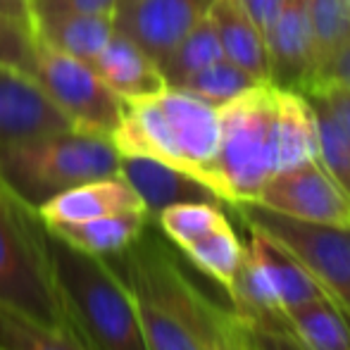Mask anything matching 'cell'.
<instances>
[{
    "instance_id": "obj_1",
    "label": "cell",
    "mask_w": 350,
    "mask_h": 350,
    "mask_svg": "<svg viewBox=\"0 0 350 350\" xmlns=\"http://www.w3.org/2000/svg\"><path fill=\"white\" fill-rule=\"evenodd\" d=\"M110 141L120 155L160 160L219 196V112L181 88L167 86L152 96L124 100V115Z\"/></svg>"
},
{
    "instance_id": "obj_2",
    "label": "cell",
    "mask_w": 350,
    "mask_h": 350,
    "mask_svg": "<svg viewBox=\"0 0 350 350\" xmlns=\"http://www.w3.org/2000/svg\"><path fill=\"white\" fill-rule=\"evenodd\" d=\"M53 274L67 319L93 350H148L136 305L105 258L81 253L48 231Z\"/></svg>"
},
{
    "instance_id": "obj_3",
    "label": "cell",
    "mask_w": 350,
    "mask_h": 350,
    "mask_svg": "<svg viewBox=\"0 0 350 350\" xmlns=\"http://www.w3.org/2000/svg\"><path fill=\"white\" fill-rule=\"evenodd\" d=\"M120 160L107 136L55 131L0 146V184L36 210L72 186L120 174Z\"/></svg>"
},
{
    "instance_id": "obj_4",
    "label": "cell",
    "mask_w": 350,
    "mask_h": 350,
    "mask_svg": "<svg viewBox=\"0 0 350 350\" xmlns=\"http://www.w3.org/2000/svg\"><path fill=\"white\" fill-rule=\"evenodd\" d=\"M0 303L41 324H70L53 274L48 226L0 184Z\"/></svg>"
},
{
    "instance_id": "obj_5",
    "label": "cell",
    "mask_w": 350,
    "mask_h": 350,
    "mask_svg": "<svg viewBox=\"0 0 350 350\" xmlns=\"http://www.w3.org/2000/svg\"><path fill=\"white\" fill-rule=\"evenodd\" d=\"M219 112V148H217V181L219 198L231 208L255 203L274 174V115L277 88L258 83L241 93Z\"/></svg>"
},
{
    "instance_id": "obj_6",
    "label": "cell",
    "mask_w": 350,
    "mask_h": 350,
    "mask_svg": "<svg viewBox=\"0 0 350 350\" xmlns=\"http://www.w3.org/2000/svg\"><path fill=\"white\" fill-rule=\"evenodd\" d=\"M234 208L245 226L265 231L284 245L350 319V226L303 221L258 203Z\"/></svg>"
},
{
    "instance_id": "obj_7",
    "label": "cell",
    "mask_w": 350,
    "mask_h": 350,
    "mask_svg": "<svg viewBox=\"0 0 350 350\" xmlns=\"http://www.w3.org/2000/svg\"><path fill=\"white\" fill-rule=\"evenodd\" d=\"M31 74L53 105L70 120L72 129L110 139L124 115V100L100 81L88 62L55 51L36 38Z\"/></svg>"
},
{
    "instance_id": "obj_8",
    "label": "cell",
    "mask_w": 350,
    "mask_h": 350,
    "mask_svg": "<svg viewBox=\"0 0 350 350\" xmlns=\"http://www.w3.org/2000/svg\"><path fill=\"white\" fill-rule=\"evenodd\" d=\"M255 203L303 221L350 226L348 193L319 160L272 174Z\"/></svg>"
},
{
    "instance_id": "obj_9",
    "label": "cell",
    "mask_w": 350,
    "mask_h": 350,
    "mask_svg": "<svg viewBox=\"0 0 350 350\" xmlns=\"http://www.w3.org/2000/svg\"><path fill=\"white\" fill-rule=\"evenodd\" d=\"M212 0H131L112 12L117 33L160 65L172 48L208 14Z\"/></svg>"
},
{
    "instance_id": "obj_10",
    "label": "cell",
    "mask_w": 350,
    "mask_h": 350,
    "mask_svg": "<svg viewBox=\"0 0 350 350\" xmlns=\"http://www.w3.org/2000/svg\"><path fill=\"white\" fill-rule=\"evenodd\" d=\"M72 129L36 77L0 65V146Z\"/></svg>"
},
{
    "instance_id": "obj_11",
    "label": "cell",
    "mask_w": 350,
    "mask_h": 350,
    "mask_svg": "<svg viewBox=\"0 0 350 350\" xmlns=\"http://www.w3.org/2000/svg\"><path fill=\"white\" fill-rule=\"evenodd\" d=\"M265 43L269 53V83L303 93L317 67L305 0H284V8Z\"/></svg>"
},
{
    "instance_id": "obj_12",
    "label": "cell",
    "mask_w": 350,
    "mask_h": 350,
    "mask_svg": "<svg viewBox=\"0 0 350 350\" xmlns=\"http://www.w3.org/2000/svg\"><path fill=\"white\" fill-rule=\"evenodd\" d=\"M120 212H148L136 191L126 184L122 174L83 181L53 196L41 208H36V215L46 226L88 221L98 217L120 215Z\"/></svg>"
},
{
    "instance_id": "obj_13",
    "label": "cell",
    "mask_w": 350,
    "mask_h": 350,
    "mask_svg": "<svg viewBox=\"0 0 350 350\" xmlns=\"http://www.w3.org/2000/svg\"><path fill=\"white\" fill-rule=\"evenodd\" d=\"M120 174L136 191V196L146 205L150 217H157L165 208L179 203L221 205L219 196L210 191L205 184H200L198 179H193L191 174L172 165L152 160V157L122 155Z\"/></svg>"
},
{
    "instance_id": "obj_14",
    "label": "cell",
    "mask_w": 350,
    "mask_h": 350,
    "mask_svg": "<svg viewBox=\"0 0 350 350\" xmlns=\"http://www.w3.org/2000/svg\"><path fill=\"white\" fill-rule=\"evenodd\" d=\"M105 262L117 272V277L124 281L139 314L141 332L146 338L148 350H198L193 336L179 319V314L155 293L150 284L141 277L136 269L122 262L117 255L105 258Z\"/></svg>"
},
{
    "instance_id": "obj_15",
    "label": "cell",
    "mask_w": 350,
    "mask_h": 350,
    "mask_svg": "<svg viewBox=\"0 0 350 350\" xmlns=\"http://www.w3.org/2000/svg\"><path fill=\"white\" fill-rule=\"evenodd\" d=\"M91 67L100 77V81L122 100L146 98L167 88L160 67L122 33H112Z\"/></svg>"
},
{
    "instance_id": "obj_16",
    "label": "cell",
    "mask_w": 350,
    "mask_h": 350,
    "mask_svg": "<svg viewBox=\"0 0 350 350\" xmlns=\"http://www.w3.org/2000/svg\"><path fill=\"white\" fill-rule=\"evenodd\" d=\"M208 17L224 57L245 70L258 83H269V53L265 36L241 0H212Z\"/></svg>"
},
{
    "instance_id": "obj_17",
    "label": "cell",
    "mask_w": 350,
    "mask_h": 350,
    "mask_svg": "<svg viewBox=\"0 0 350 350\" xmlns=\"http://www.w3.org/2000/svg\"><path fill=\"white\" fill-rule=\"evenodd\" d=\"M248 231H250L248 250L255 255V260L262 267L281 312L300 308V305L314 303L319 298H329L322 286L310 277L308 269L284 245L277 243L272 236H267L260 229H250L248 226Z\"/></svg>"
},
{
    "instance_id": "obj_18",
    "label": "cell",
    "mask_w": 350,
    "mask_h": 350,
    "mask_svg": "<svg viewBox=\"0 0 350 350\" xmlns=\"http://www.w3.org/2000/svg\"><path fill=\"white\" fill-rule=\"evenodd\" d=\"M312 160H319L317 122H314L312 105L303 93L277 88L274 174Z\"/></svg>"
},
{
    "instance_id": "obj_19",
    "label": "cell",
    "mask_w": 350,
    "mask_h": 350,
    "mask_svg": "<svg viewBox=\"0 0 350 350\" xmlns=\"http://www.w3.org/2000/svg\"><path fill=\"white\" fill-rule=\"evenodd\" d=\"M112 14L67 12L33 19V36L46 46L91 65L112 38Z\"/></svg>"
},
{
    "instance_id": "obj_20",
    "label": "cell",
    "mask_w": 350,
    "mask_h": 350,
    "mask_svg": "<svg viewBox=\"0 0 350 350\" xmlns=\"http://www.w3.org/2000/svg\"><path fill=\"white\" fill-rule=\"evenodd\" d=\"M148 221H150L148 212H120V215L74 221V224H53L48 226V231L81 253L110 258L136 243L146 231Z\"/></svg>"
},
{
    "instance_id": "obj_21",
    "label": "cell",
    "mask_w": 350,
    "mask_h": 350,
    "mask_svg": "<svg viewBox=\"0 0 350 350\" xmlns=\"http://www.w3.org/2000/svg\"><path fill=\"white\" fill-rule=\"evenodd\" d=\"M284 319L305 350H350V319L332 298L286 310Z\"/></svg>"
},
{
    "instance_id": "obj_22",
    "label": "cell",
    "mask_w": 350,
    "mask_h": 350,
    "mask_svg": "<svg viewBox=\"0 0 350 350\" xmlns=\"http://www.w3.org/2000/svg\"><path fill=\"white\" fill-rule=\"evenodd\" d=\"M0 348L3 350H93L72 324L51 327L0 303Z\"/></svg>"
},
{
    "instance_id": "obj_23",
    "label": "cell",
    "mask_w": 350,
    "mask_h": 350,
    "mask_svg": "<svg viewBox=\"0 0 350 350\" xmlns=\"http://www.w3.org/2000/svg\"><path fill=\"white\" fill-rule=\"evenodd\" d=\"M221 57H224L221 43H219V38H217V31H215V27H212L210 17L205 14V17L172 48V53L157 67H160V74L167 86L176 88L189 77H193L196 72H200L203 67L212 65V62L221 60Z\"/></svg>"
},
{
    "instance_id": "obj_24",
    "label": "cell",
    "mask_w": 350,
    "mask_h": 350,
    "mask_svg": "<svg viewBox=\"0 0 350 350\" xmlns=\"http://www.w3.org/2000/svg\"><path fill=\"white\" fill-rule=\"evenodd\" d=\"M243 250L245 245L241 243L239 236L231 229V224L226 221V224L217 226L215 231L205 234L203 239L186 245L184 253L189 255L196 267H200L205 274H210L224 288H229L236 272H239Z\"/></svg>"
},
{
    "instance_id": "obj_25",
    "label": "cell",
    "mask_w": 350,
    "mask_h": 350,
    "mask_svg": "<svg viewBox=\"0 0 350 350\" xmlns=\"http://www.w3.org/2000/svg\"><path fill=\"white\" fill-rule=\"evenodd\" d=\"M253 86H258V81L248 72L241 70L239 65H234L226 57H221V60L196 72L193 77H189L176 88H181L184 93L208 103L212 107H221L234 98H239L241 93L250 91Z\"/></svg>"
},
{
    "instance_id": "obj_26",
    "label": "cell",
    "mask_w": 350,
    "mask_h": 350,
    "mask_svg": "<svg viewBox=\"0 0 350 350\" xmlns=\"http://www.w3.org/2000/svg\"><path fill=\"white\" fill-rule=\"evenodd\" d=\"M162 231L167 239L174 241L181 250L191 245L193 241L203 239L205 234L215 231L217 226L226 224V217L219 205L212 203H179L170 205L157 215Z\"/></svg>"
},
{
    "instance_id": "obj_27",
    "label": "cell",
    "mask_w": 350,
    "mask_h": 350,
    "mask_svg": "<svg viewBox=\"0 0 350 350\" xmlns=\"http://www.w3.org/2000/svg\"><path fill=\"white\" fill-rule=\"evenodd\" d=\"M305 10L312 29L314 60L319 65L324 57L350 41V10L346 0H305Z\"/></svg>"
},
{
    "instance_id": "obj_28",
    "label": "cell",
    "mask_w": 350,
    "mask_h": 350,
    "mask_svg": "<svg viewBox=\"0 0 350 350\" xmlns=\"http://www.w3.org/2000/svg\"><path fill=\"white\" fill-rule=\"evenodd\" d=\"M308 100L314 110V122H317L319 162L350 198V139L317 100H312V98H308Z\"/></svg>"
},
{
    "instance_id": "obj_29",
    "label": "cell",
    "mask_w": 350,
    "mask_h": 350,
    "mask_svg": "<svg viewBox=\"0 0 350 350\" xmlns=\"http://www.w3.org/2000/svg\"><path fill=\"white\" fill-rule=\"evenodd\" d=\"M239 324L248 350H305L286 324L284 312H267L260 317L239 319Z\"/></svg>"
},
{
    "instance_id": "obj_30",
    "label": "cell",
    "mask_w": 350,
    "mask_h": 350,
    "mask_svg": "<svg viewBox=\"0 0 350 350\" xmlns=\"http://www.w3.org/2000/svg\"><path fill=\"white\" fill-rule=\"evenodd\" d=\"M33 29L29 24L0 12V65H10L31 74L33 67Z\"/></svg>"
},
{
    "instance_id": "obj_31",
    "label": "cell",
    "mask_w": 350,
    "mask_h": 350,
    "mask_svg": "<svg viewBox=\"0 0 350 350\" xmlns=\"http://www.w3.org/2000/svg\"><path fill=\"white\" fill-rule=\"evenodd\" d=\"M303 96L317 100L334 117L341 131L350 139V88L336 81H312L303 91Z\"/></svg>"
},
{
    "instance_id": "obj_32",
    "label": "cell",
    "mask_w": 350,
    "mask_h": 350,
    "mask_svg": "<svg viewBox=\"0 0 350 350\" xmlns=\"http://www.w3.org/2000/svg\"><path fill=\"white\" fill-rule=\"evenodd\" d=\"M67 12H91V14H112L115 0H31V14H67Z\"/></svg>"
},
{
    "instance_id": "obj_33",
    "label": "cell",
    "mask_w": 350,
    "mask_h": 350,
    "mask_svg": "<svg viewBox=\"0 0 350 350\" xmlns=\"http://www.w3.org/2000/svg\"><path fill=\"white\" fill-rule=\"evenodd\" d=\"M312 81H336L341 86L350 88V41H346L341 48H336L332 55H327L319 62L317 70H314Z\"/></svg>"
},
{
    "instance_id": "obj_34",
    "label": "cell",
    "mask_w": 350,
    "mask_h": 350,
    "mask_svg": "<svg viewBox=\"0 0 350 350\" xmlns=\"http://www.w3.org/2000/svg\"><path fill=\"white\" fill-rule=\"evenodd\" d=\"M241 3H243L245 12H248L250 19L255 22V27L267 38L269 29L274 27L281 8H284V0H241Z\"/></svg>"
},
{
    "instance_id": "obj_35",
    "label": "cell",
    "mask_w": 350,
    "mask_h": 350,
    "mask_svg": "<svg viewBox=\"0 0 350 350\" xmlns=\"http://www.w3.org/2000/svg\"><path fill=\"white\" fill-rule=\"evenodd\" d=\"M0 12L12 19H19V22L29 24L33 29V14L29 0H0Z\"/></svg>"
},
{
    "instance_id": "obj_36",
    "label": "cell",
    "mask_w": 350,
    "mask_h": 350,
    "mask_svg": "<svg viewBox=\"0 0 350 350\" xmlns=\"http://www.w3.org/2000/svg\"><path fill=\"white\" fill-rule=\"evenodd\" d=\"M126 3H131V0H115V8H120V5H126Z\"/></svg>"
},
{
    "instance_id": "obj_37",
    "label": "cell",
    "mask_w": 350,
    "mask_h": 350,
    "mask_svg": "<svg viewBox=\"0 0 350 350\" xmlns=\"http://www.w3.org/2000/svg\"><path fill=\"white\" fill-rule=\"evenodd\" d=\"M346 3H348V10H350V0H346Z\"/></svg>"
},
{
    "instance_id": "obj_38",
    "label": "cell",
    "mask_w": 350,
    "mask_h": 350,
    "mask_svg": "<svg viewBox=\"0 0 350 350\" xmlns=\"http://www.w3.org/2000/svg\"><path fill=\"white\" fill-rule=\"evenodd\" d=\"M29 3H31V0H29Z\"/></svg>"
},
{
    "instance_id": "obj_39",
    "label": "cell",
    "mask_w": 350,
    "mask_h": 350,
    "mask_svg": "<svg viewBox=\"0 0 350 350\" xmlns=\"http://www.w3.org/2000/svg\"><path fill=\"white\" fill-rule=\"evenodd\" d=\"M0 350H3V348H0Z\"/></svg>"
}]
</instances>
